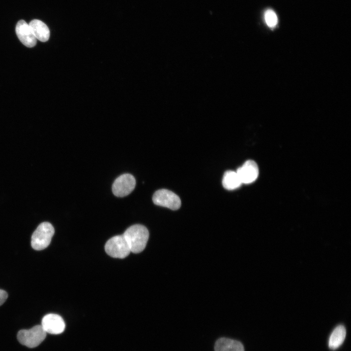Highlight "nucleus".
I'll use <instances>...</instances> for the list:
<instances>
[{"label": "nucleus", "instance_id": "f257e3e1", "mask_svg": "<svg viewBox=\"0 0 351 351\" xmlns=\"http://www.w3.org/2000/svg\"><path fill=\"white\" fill-rule=\"evenodd\" d=\"M130 248L131 252L139 253L145 248L149 239L147 229L140 224H135L129 227L123 234Z\"/></svg>", "mask_w": 351, "mask_h": 351}, {"label": "nucleus", "instance_id": "f03ea898", "mask_svg": "<svg viewBox=\"0 0 351 351\" xmlns=\"http://www.w3.org/2000/svg\"><path fill=\"white\" fill-rule=\"evenodd\" d=\"M55 230L52 225L48 222L40 223L31 236V246L35 250L40 251L50 244Z\"/></svg>", "mask_w": 351, "mask_h": 351}, {"label": "nucleus", "instance_id": "7ed1b4c3", "mask_svg": "<svg viewBox=\"0 0 351 351\" xmlns=\"http://www.w3.org/2000/svg\"><path fill=\"white\" fill-rule=\"evenodd\" d=\"M46 332L41 325H36L29 330H21L17 334V338L22 345L33 348L38 346L45 338Z\"/></svg>", "mask_w": 351, "mask_h": 351}, {"label": "nucleus", "instance_id": "20e7f679", "mask_svg": "<svg viewBox=\"0 0 351 351\" xmlns=\"http://www.w3.org/2000/svg\"><path fill=\"white\" fill-rule=\"evenodd\" d=\"M105 250L110 256L119 258L126 257L131 252L123 234L116 235L109 239L105 244Z\"/></svg>", "mask_w": 351, "mask_h": 351}, {"label": "nucleus", "instance_id": "39448f33", "mask_svg": "<svg viewBox=\"0 0 351 351\" xmlns=\"http://www.w3.org/2000/svg\"><path fill=\"white\" fill-rule=\"evenodd\" d=\"M153 201L157 205L176 210L181 206V200L174 192L165 189L156 191L153 196Z\"/></svg>", "mask_w": 351, "mask_h": 351}, {"label": "nucleus", "instance_id": "423d86ee", "mask_svg": "<svg viewBox=\"0 0 351 351\" xmlns=\"http://www.w3.org/2000/svg\"><path fill=\"white\" fill-rule=\"evenodd\" d=\"M136 186V180L133 176L125 174L118 176L114 182L112 191L117 197H123L130 194Z\"/></svg>", "mask_w": 351, "mask_h": 351}, {"label": "nucleus", "instance_id": "0eeeda50", "mask_svg": "<svg viewBox=\"0 0 351 351\" xmlns=\"http://www.w3.org/2000/svg\"><path fill=\"white\" fill-rule=\"evenodd\" d=\"M41 327L46 333L58 334L62 333L65 328V322L59 315L49 313L45 315L41 320Z\"/></svg>", "mask_w": 351, "mask_h": 351}, {"label": "nucleus", "instance_id": "6e6552de", "mask_svg": "<svg viewBox=\"0 0 351 351\" xmlns=\"http://www.w3.org/2000/svg\"><path fill=\"white\" fill-rule=\"evenodd\" d=\"M236 172L242 183L244 184H250L254 182L259 174L258 166L256 163L252 160L245 161Z\"/></svg>", "mask_w": 351, "mask_h": 351}, {"label": "nucleus", "instance_id": "1a4fd4ad", "mask_svg": "<svg viewBox=\"0 0 351 351\" xmlns=\"http://www.w3.org/2000/svg\"><path fill=\"white\" fill-rule=\"evenodd\" d=\"M16 32L20 40L25 46L32 47L36 44L37 39L34 35L29 24L24 20H20L17 22Z\"/></svg>", "mask_w": 351, "mask_h": 351}, {"label": "nucleus", "instance_id": "9d476101", "mask_svg": "<svg viewBox=\"0 0 351 351\" xmlns=\"http://www.w3.org/2000/svg\"><path fill=\"white\" fill-rule=\"evenodd\" d=\"M29 25L37 39L42 42H45L48 40L50 37V30L44 22L36 19L31 20Z\"/></svg>", "mask_w": 351, "mask_h": 351}, {"label": "nucleus", "instance_id": "9b49d317", "mask_svg": "<svg viewBox=\"0 0 351 351\" xmlns=\"http://www.w3.org/2000/svg\"><path fill=\"white\" fill-rule=\"evenodd\" d=\"M214 351H244V349L239 341L222 337L215 342Z\"/></svg>", "mask_w": 351, "mask_h": 351}, {"label": "nucleus", "instance_id": "f8f14e48", "mask_svg": "<svg viewBox=\"0 0 351 351\" xmlns=\"http://www.w3.org/2000/svg\"><path fill=\"white\" fill-rule=\"evenodd\" d=\"M346 331L343 325L336 327L331 333L329 340V347L332 350L338 348L343 343Z\"/></svg>", "mask_w": 351, "mask_h": 351}, {"label": "nucleus", "instance_id": "ddd939ff", "mask_svg": "<svg viewBox=\"0 0 351 351\" xmlns=\"http://www.w3.org/2000/svg\"><path fill=\"white\" fill-rule=\"evenodd\" d=\"M222 185L228 190H233L239 187L242 184L236 172L226 171L222 178Z\"/></svg>", "mask_w": 351, "mask_h": 351}, {"label": "nucleus", "instance_id": "4468645a", "mask_svg": "<svg viewBox=\"0 0 351 351\" xmlns=\"http://www.w3.org/2000/svg\"><path fill=\"white\" fill-rule=\"evenodd\" d=\"M264 19L266 24L270 28H274L278 22V18L275 12L272 9H267L264 14Z\"/></svg>", "mask_w": 351, "mask_h": 351}, {"label": "nucleus", "instance_id": "2eb2a0df", "mask_svg": "<svg viewBox=\"0 0 351 351\" xmlns=\"http://www.w3.org/2000/svg\"><path fill=\"white\" fill-rule=\"evenodd\" d=\"M8 297V294L6 291L0 289V306L6 301Z\"/></svg>", "mask_w": 351, "mask_h": 351}]
</instances>
